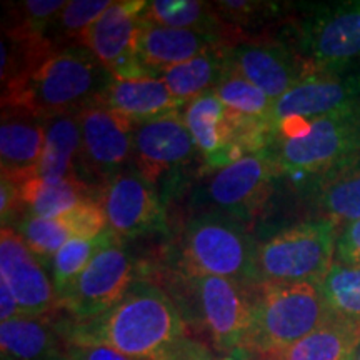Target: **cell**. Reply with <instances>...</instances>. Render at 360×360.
I'll use <instances>...</instances> for the list:
<instances>
[{
    "mask_svg": "<svg viewBox=\"0 0 360 360\" xmlns=\"http://www.w3.org/2000/svg\"><path fill=\"white\" fill-rule=\"evenodd\" d=\"M62 342L101 344L137 360H192L209 350L188 335V323L167 290L137 278L114 307L85 322L56 323Z\"/></svg>",
    "mask_w": 360,
    "mask_h": 360,
    "instance_id": "1",
    "label": "cell"
},
{
    "mask_svg": "<svg viewBox=\"0 0 360 360\" xmlns=\"http://www.w3.org/2000/svg\"><path fill=\"white\" fill-rule=\"evenodd\" d=\"M110 72L84 45L56 49L24 77L2 87V109H19L42 119L80 112L101 102Z\"/></svg>",
    "mask_w": 360,
    "mask_h": 360,
    "instance_id": "2",
    "label": "cell"
},
{
    "mask_svg": "<svg viewBox=\"0 0 360 360\" xmlns=\"http://www.w3.org/2000/svg\"><path fill=\"white\" fill-rule=\"evenodd\" d=\"M267 150L278 179L300 191L360 155V101L312 120H283L274 127Z\"/></svg>",
    "mask_w": 360,
    "mask_h": 360,
    "instance_id": "3",
    "label": "cell"
},
{
    "mask_svg": "<svg viewBox=\"0 0 360 360\" xmlns=\"http://www.w3.org/2000/svg\"><path fill=\"white\" fill-rule=\"evenodd\" d=\"M170 297L188 326L207 337L224 357H249L252 287L214 276L175 272Z\"/></svg>",
    "mask_w": 360,
    "mask_h": 360,
    "instance_id": "4",
    "label": "cell"
},
{
    "mask_svg": "<svg viewBox=\"0 0 360 360\" xmlns=\"http://www.w3.org/2000/svg\"><path fill=\"white\" fill-rule=\"evenodd\" d=\"M332 315L319 283H259L252 287V326L247 355L272 357L312 334Z\"/></svg>",
    "mask_w": 360,
    "mask_h": 360,
    "instance_id": "5",
    "label": "cell"
},
{
    "mask_svg": "<svg viewBox=\"0 0 360 360\" xmlns=\"http://www.w3.org/2000/svg\"><path fill=\"white\" fill-rule=\"evenodd\" d=\"M257 247L244 220L214 210L199 212L187 220L180 233L177 272L259 285Z\"/></svg>",
    "mask_w": 360,
    "mask_h": 360,
    "instance_id": "6",
    "label": "cell"
},
{
    "mask_svg": "<svg viewBox=\"0 0 360 360\" xmlns=\"http://www.w3.org/2000/svg\"><path fill=\"white\" fill-rule=\"evenodd\" d=\"M339 225L310 219L274 233L257 247L259 283H319L335 260Z\"/></svg>",
    "mask_w": 360,
    "mask_h": 360,
    "instance_id": "7",
    "label": "cell"
},
{
    "mask_svg": "<svg viewBox=\"0 0 360 360\" xmlns=\"http://www.w3.org/2000/svg\"><path fill=\"white\" fill-rule=\"evenodd\" d=\"M310 74L335 72L360 62V0L310 6L292 20L287 40Z\"/></svg>",
    "mask_w": 360,
    "mask_h": 360,
    "instance_id": "8",
    "label": "cell"
},
{
    "mask_svg": "<svg viewBox=\"0 0 360 360\" xmlns=\"http://www.w3.org/2000/svg\"><path fill=\"white\" fill-rule=\"evenodd\" d=\"M204 177L205 182L193 195L197 209L200 212H222L247 222L265 205L278 174L265 148Z\"/></svg>",
    "mask_w": 360,
    "mask_h": 360,
    "instance_id": "9",
    "label": "cell"
},
{
    "mask_svg": "<svg viewBox=\"0 0 360 360\" xmlns=\"http://www.w3.org/2000/svg\"><path fill=\"white\" fill-rule=\"evenodd\" d=\"M137 269L125 242L109 229L101 249L80 274L69 295L58 304L67 314V321L85 322L114 307L137 281Z\"/></svg>",
    "mask_w": 360,
    "mask_h": 360,
    "instance_id": "10",
    "label": "cell"
},
{
    "mask_svg": "<svg viewBox=\"0 0 360 360\" xmlns=\"http://www.w3.org/2000/svg\"><path fill=\"white\" fill-rule=\"evenodd\" d=\"M82 148L77 162V179L96 191L122 174L134 162L135 125L102 102L79 112Z\"/></svg>",
    "mask_w": 360,
    "mask_h": 360,
    "instance_id": "11",
    "label": "cell"
},
{
    "mask_svg": "<svg viewBox=\"0 0 360 360\" xmlns=\"http://www.w3.org/2000/svg\"><path fill=\"white\" fill-rule=\"evenodd\" d=\"M146 0H117L85 30L80 45L87 47L114 79H159L135 53Z\"/></svg>",
    "mask_w": 360,
    "mask_h": 360,
    "instance_id": "12",
    "label": "cell"
},
{
    "mask_svg": "<svg viewBox=\"0 0 360 360\" xmlns=\"http://www.w3.org/2000/svg\"><path fill=\"white\" fill-rule=\"evenodd\" d=\"M197 159L199 150L180 110L135 125L132 164L152 186L162 184L167 192V186H175L184 169Z\"/></svg>",
    "mask_w": 360,
    "mask_h": 360,
    "instance_id": "13",
    "label": "cell"
},
{
    "mask_svg": "<svg viewBox=\"0 0 360 360\" xmlns=\"http://www.w3.org/2000/svg\"><path fill=\"white\" fill-rule=\"evenodd\" d=\"M107 227L122 242L167 231V210L155 186L134 167L115 175L98 191Z\"/></svg>",
    "mask_w": 360,
    "mask_h": 360,
    "instance_id": "14",
    "label": "cell"
},
{
    "mask_svg": "<svg viewBox=\"0 0 360 360\" xmlns=\"http://www.w3.org/2000/svg\"><path fill=\"white\" fill-rule=\"evenodd\" d=\"M225 56L233 70L274 102L312 75L299 53L282 39H238L225 47Z\"/></svg>",
    "mask_w": 360,
    "mask_h": 360,
    "instance_id": "15",
    "label": "cell"
},
{
    "mask_svg": "<svg viewBox=\"0 0 360 360\" xmlns=\"http://www.w3.org/2000/svg\"><path fill=\"white\" fill-rule=\"evenodd\" d=\"M45 267L12 225L2 227L0 281L7 283L24 317L45 319L57 310L56 289Z\"/></svg>",
    "mask_w": 360,
    "mask_h": 360,
    "instance_id": "16",
    "label": "cell"
},
{
    "mask_svg": "<svg viewBox=\"0 0 360 360\" xmlns=\"http://www.w3.org/2000/svg\"><path fill=\"white\" fill-rule=\"evenodd\" d=\"M360 101V67L315 72L274 102L272 125L283 120H312Z\"/></svg>",
    "mask_w": 360,
    "mask_h": 360,
    "instance_id": "17",
    "label": "cell"
},
{
    "mask_svg": "<svg viewBox=\"0 0 360 360\" xmlns=\"http://www.w3.org/2000/svg\"><path fill=\"white\" fill-rule=\"evenodd\" d=\"M182 119L199 150L200 175L212 174L245 157L232 142L231 110L214 90L186 103Z\"/></svg>",
    "mask_w": 360,
    "mask_h": 360,
    "instance_id": "18",
    "label": "cell"
},
{
    "mask_svg": "<svg viewBox=\"0 0 360 360\" xmlns=\"http://www.w3.org/2000/svg\"><path fill=\"white\" fill-rule=\"evenodd\" d=\"M232 40L207 35L193 30L172 29L143 19L139 27L135 53L152 74L160 79V74L169 67L199 57L214 49L227 47Z\"/></svg>",
    "mask_w": 360,
    "mask_h": 360,
    "instance_id": "19",
    "label": "cell"
},
{
    "mask_svg": "<svg viewBox=\"0 0 360 360\" xmlns=\"http://www.w3.org/2000/svg\"><path fill=\"white\" fill-rule=\"evenodd\" d=\"M45 146V119L19 109H2L0 165L2 179L24 184L37 177Z\"/></svg>",
    "mask_w": 360,
    "mask_h": 360,
    "instance_id": "20",
    "label": "cell"
},
{
    "mask_svg": "<svg viewBox=\"0 0 360 360\" xmlns=\"http://www.w3.org/2000/svg\"><path fill=\"white\" fill-rule=\"evenodd\" d=\"M312 204L317 219L335 225L360 219V155L300 188Z\"/></svg>",
    "mask_w": 360,
    "mask_h": 360,
    "instance_id": "21",
    "label": "cell"
},
{
    "mask_svg": "<svg viewBox=\"0 0 360 360\" xmlns=\"http://www.w3.org/2000/svg\"><path fill=\"white\" fill-rule=\"evenodd\" d=\"M101 102L134 125L180 110V103L162 79H112Z\"/></svg>",
    "mask_w": 360,
    "mask_h": 360,
    "instance_id": "22",
    "label": "cell"
},
{
    "mask_svg": "<svg viewBox=\"0 0 360 360\" xmlns=\"http://www.w3.org/2000/svg\"><path fill=\"white\" fill-rule=\"evenodd\" d=\"M82 148L79 112L45 119V146L37 177L44 182L77 179V162Z\"/></svg>",
    "mask_w": 360,
    "mask_h": 360,
    "instance_id": "23",
    "label": "cell"
},
{
    "mask_svg": "<svg viewBox=\"0 0 360 360\" xmlns=\"http://www.w3.org/2000/svg\"><path fill=\"white\" fill-rule=\"evenodd\" d=\"M2 360H47L62 352V339L49 319L20 317L0 323Z\"/></svg>",
    "mask_w": 360,
    "mask_h": 360,
    "instance_id": "24",
    "label": "cell"
},
{
    "mask_svg": "<svg viewBox=\"0 0 360 360\" xmlns=\"http://www.w3.org/2000/svg\"><path fill=\"white\" fill-rule=\"evenodd\" d=\"M143 19L154 24L172 27V29L193 30L207 35H219L232 42L242 39L236 30L231 29L215 11L212 2L199 0H152L147 2Z\"/></svg>",
    "mask_w": 360,
    "mask_h": 360,
    "instance_id": "25",
    "label": "cell"
},
{
    "mask_svg": "<svg viewBox=\"0 0 360 360\" xmlns=\"http://www.w3.org/2000/svg\"><path fill=\"white\" fill-rule=\"evenodd\" d=\"M17 187L24 215L30 214L42 219H58L84 202L98 199V191L79 179L51 184L34 177L24 184H17Z\"/></svg>",
    "mask_w": 360,
    "mask_h": 360,
    "instance_id": "26",
    "label": "cell"
},
{
    "mask_svg": "<svg viewBox=\"0 0 360 360\" xmlns=\"http://www.w3.org/2000/svg\"><path fill=\"white\" fill-rule=\"evenodd\" d=\"M229 67L231 65L225 56V47H220L169 67L162 72L160 79L167 85L175 101L184 107L193 98L217 87Z\"/></svg>",
    "mask_w": 360,
    "mask_h": 360,
    "instance_id": "27",
    "label": "cell"
},
{
    "mask_svg": "<svg viewBox=\"0 0 360 360\" xmlns=\"http://www.w3.org/2000/svg\"><path fill=\"white\" fill-rule=\"evenodd\" d=\"M360 342V328L328 321L289 349L262 360H350Z\"/></svg>",
    "mask_w": 360,
    "mask_h": 360,
    "instance_id": "28",
    "label": "cell"
},
{
    "mask_svg": "<svg viewBox=\"0 0 360 360\" xmlns=\"http://www.w3.org/2000/svg\"><path fill=\"white\" fill-rule=\"evenodd\" d=\"M319 287L332 319L360 328V265L334 260Z\"/></svg>",
    "mask_w": 360,
    "mask_h": 360,
    "instance_id": "29",
    "label": "cell"
},
{
    "mask_svg": "<svg viewBox=\"0 0 360 360\" xmlns=\"http://www.w3.org/2000/svg\"><path fill=\"white\" fill-rule=\"evenodd\" d=\"M214 92L220 98V102L233 114L272 122V98L249 80L242 77L232 67H229L227 74L214 89Z\"/></svg>",
    "mask_w": 360,
    "mask_h": 360,
    "instance_id": "30",
    "label": "cell"
},
{
    "mask_svg": "<svg viewBox=\"0 0 360 360\" xmlns=\"http://www.w3.org/2000/svg\"><path fill=\"white\" fill-rule=\"evenodd\" d=\"M105 238V232L97 238H70L52 259V282L58 304L69 295L75 281H77L84 269L87 267L90 259L101 249Z\"/></svg>",
    "mask_w": 360,
    "mask_h": 360,
    "instance_id": "31",
    "label": "cell"
},
{
    "mask_svg": "<svg viewBox=\"0 0 360 360\" xmlns=\"http://www.w3.org/2000/svg\"><path fill=\"white\" fill-rule=\"evenodd\" d=\"M109 0H74L57 13L56 19L45 30V37L57 49L80 45L82 35L97 17L110 6Z\"/></svg>",
    "mask_w": 360,
    "mask_h": 360,
    "instance_id": "32",
    "label": "cell"
},
{
    "mask_svg": "<svg viewBox=\"0 0 360 360\" xmlns=\"http://www.w3.org/2000/svg\"><path fill=\"white\" fill-rule=\"evenodd\" d=\"M17 222L19 224L13 229L20 233L29 249L45 264L47 260L52 262L53 255L72 238L58 219H42L25 214Z\"/></svg>",
    "mask_w": 360,
    "mask_h": 360,
    "instance_id": "33",
    "label": "cell"
},
{
    "mask_svg": "<svg viewBox=\"0 0 360 360\" xmlns=\"http://www.w3.org/2000/svg\"><path fill=\"white\" fill-rule=\"evenodd\" d=\"M212 6L224 24L240 35L247 27L262 25V22L274 19L278 12V4L274 2H254V0H222L212 2Z\"/></svg>",
    "mask_w": 360,
    "mask_h": 360,
    "instance_id": "34",
    "label": "cell"
},
{
    "mask_svg": "<svg viewBox=\"0 0 360 360\" xmlns=\"http://www.w3.org/2000/svg\"><path fill=\"white\" fill-rule=\"evenodd\" d=\"M72 238H97L107 231V217L98 199L84 202L58 217Z\"/></svg>",
    "mask_w": 360,
    "mask_h": 360,
    "instance_id": "35",
    "label": "cell"
},
{
    "mask_svg": "<svg viewBox=\"0 0 360 360\" xmlns=\"http://www.w3.org/2000/svg\"><path fill=\"white\" fill-rule=\"evenodd\" d=\"M335 262L360 265V219L342 225L335 244Z\"/></svg>",
    "mask_w": 360,
    "mask_h": 360,
    "instance_id": "36",
    "label": "cell"
},
{
    "mask_svg": "<svg viewBox=\"0 0 360 360\" xmlns=\"http://www.w3.org/2000/svg\"><path fill=\"white\" fill-rule=\"evenodd\" d=\"M62 350L70 360H137L107 345L90 342H62Z\"/></svg>",
    "mask_w": 360,
    "mask_h": 360,
    "instance_id": "37",
    "label": "cell"
},
{
    "mask_svg": "<svg viewBox=\"0 0 360 360\" xmlns=\"http://www.w3.org/2000/svg\"><path fill=\"white\" fill-rule=\"evenodd\" d=\"M0 307H2V310H0V319H2V322L12 321V319H17L22 315L15 297H13L11 289L7 287V283L2 281H0Z\"/></svg>",
    "mask_w": 360,
    "mask_h": 360,
    "instance_id": "38",
    "label": "cell"
},
{
    "mask_svg": "<svg viewBox=\"0 0 360 360\" xmlns=\"http://www.w3.org/2000/svg\"><path fill=\"white\" fill-rule=\"evenodd\" d=\"M192 360H254L250 357H224V355H214L210 350H207V352H204L202 355H199V357L192 359Z\"/></svg>",
    "mask_w": 360,
    "mask_h": 360,
    "instance_id": "39",
    "label": "cell"
},
{
    "mask_svg": "<svg viewBox=\"0 0 360 360\" xmlns=\"http://www.w3.org/2000/svg\"><path fill=\"white\" fill-rule=\"evenodd\" d=\"M47 360H70L69 357H67V355L64 354V350H62L60 354H57V355H53V357H51V359H47Z\"/></svg>",
    "mask_w": 360,
    "mask_h": 360,
    "instance_id": "40",
    "label": "cell"
},
{
    "mask_svg": "<svg viewBox=\"0 0 360 360\" xmlns=\"http://www.w3.org/2000/svg\"><path fill=\"white\" fill-rule=\"evenodd\" d=\"M350 360H360V342L357 344V347H355L352 357H350Z\"/></svg>",
    "mask_w": 360,
    "mask_h": 360,
    "instance_id": "41",
    "label": "cell"
}]
</instances>
